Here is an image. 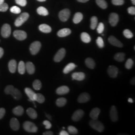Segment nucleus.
<instances>
[{"instance_id":"37","label":"nucleus","mask_w":135,"mask_h":135,"mask_svg":"<svg viewBox=\"0 0 135 135\" xmlns=\"http://www.w3.org/2000/svg\"><path fill=\"white\" fill-rule=\"evenodd\" d=\"M98 19L96 16L92 17L91 19V25L90 27L92 30H95L97 27Z\"/></svg>"},{"instance_id":"27","label":"nucleus","mask_w":135,"mask_h":135,"mask_svg":"<svg viewBox=\"0 0 135 135\" xmlns=\"http://www.w3.org/2000/svg\"><path fill=\"white\" fill-rule=\"evenodd\" d=\"M76 67V65L74 63H69L65 67L63 70V73L64 74H68L69 73L71 72L73 70L75 69Z\"/></svg>"},{"instance_id":"56","label":"nucleus","mask_w":135,"mask_h":135,"mask_svg":"<svg viewBox=\"0 0 135 135\" xmlns=\"http://www.w3.org/2000/svg\"><path fill=\"white\" fill-rule=\"evenodd\" d=\"M131 84H132V85H135V78L134 77L132 79V81H131Z\"/></svg>"},{"instance_id":"19","label":"nucleus","mask_w":135,"mask_h":135,"mask_svg":"<svg viewBox=\"0 0 135 135\" xmlns=\"http://www.w3.org/2000/svg\"><path fill=\"white\" fill-rule=\"evenodd\" d=\"M17 67V64L16 61L14 59L10 60V62L8 64V67H9V70L10 72L13 74L16 72Z\"/></svg>"},{"instance_id":"25","label":"nucleus","mask_w":135,"mask_h":135,"mask_svg":"<svg viewBox=\"0 0 135 135\" xmlns=\"http://www.w3.org/2000/svg\"><path fill=\"white\" fill-rule=\"evenodd\" d=\"M24 112V109L23 107L18 106L14 108L13 110V113L15 115L17 116H22Z\"/></svg>"},{"instance_id":"13","label":"nucleus","mask_w":135,"mask_h":135,"mask_svg":"<svg viewBox=\"0 0 135 135\" xmlns=\"http://www.w3.org/2000/svg\"><path fill=\"white\" fill-rule=\"evenodd\" d=\"M108 73L111 78H116L118 74V69L116 66H110L108 69Z\"/></svg>"},{"instance_id":"6","label":"nucleus","mask_w":135,"mask_h":135,"mask_svg":"<svg viewBox=\"0 0 135 135\" xmlns=\"http://www.w3.org/2000/svg\"><path fill=\"white\" fill-rule=\"evenodd\" d=\"M1 35L3 38H9L11 34V28L9 24H5L3 25L1 29Z\"/></svg>"},{"instance_id":"16","label":"nucleus","mask_w":135,"mask_h":135,"mask_svg":"<svg viewBox=\"0 0 135 135\" xmlns=\"http://www.w3.org/2000/svg\"><path fill=\"white\" fill-rule=\"evenodd\" d=\"M90 99V95L87 93H83L78 98V101L80 103H84L89 101Z\"/></svg>"},{"instance_id":"15","label":"nucleus","mask_w":135,"mask_h":135,"mask_svg":"<svg viewBox=\"0 0 135 135\" xmlns=\"http://www.w3.org/2000/svg\"><path fill=\"white\" fill-rule=\"evenodd\" d=\"M110 116L111 120L113 122H116L118 121V115L117 108L115 106H112L111 107Z\"/></svg>"},{"instance_id":"5","label":"nucleus","mask_w":135,"mask_h":135,"mask_svg":"<svg viewBox=\"0 0 135 135\" xmlns=\"http://www.w3.org/2000/svg\"><path fill=\"white\" fill-rule=\"evenodd\" d=\"M41 43L39 41H35L31 44L30 46V51L33 55H37L41 48Z\"/></svg>"},{"instance_id":"28","label":"nucleus","mask_w":135,"mask_h":135,"mask_svg":"<svg viewBox=\"0 0 135 135\" xmlns=\"http://www.w3.org/2000/svg\"><path fill=\"white\" fill-rule=\"evenodd\" d=\"M83 19V15L82 13L80 12H77L74 15L73 21L75 24H77L80 23L82 21Z\"/></svg>"},{"instance_id":"35","label":"nucleus","mask_w":135,"mask_h":135,"mask_svg":"<svg viewBox=\"0 0 135 135\" xmlns=\"http://www.w3.org/2000/svg\"><path fill=\"white\" fill-rule=\"evenodd\" d=\"M67 103V100L65 98H60L56 101V105L59 107L64 106Z\"/></svg>"},{"instance_id":"59","label":"nucleus","mask_w":135,"mask_h":135,"mask_svg":"<svg viewBox=\"0 0 135 135\" xmlns=\"http://www.w3.org/2000/svg\"><path fill=\"white\" fill-rule=\"evenodd\" d=\"M132 1V3L134 4V5H135V0H131Z\"/></svg>"},{"instance_id":"30","label":"nucleus","mask_w":135,"mask_h":135,"mask_svg":"<svg viewBox=\"0 0 135 135\" xmlns=\"http://www.w3.org/2000/svg\"><path fill=\"white\" fill-rule=\"evenodd\" d=\"M85 64L87 67L91 69H93L96 65L95 62L94 61V60L91 58H88L86 59V60H85Z\"/></svg>"},{"instance_id":"32","label":"nucleus","mask_w":135,"mask_h":135,"mask_svg":"<svg viewBox=\"0 0 135 135\" xmlns=\"http://www.w3.org/2000/svg\"><path fill=\"white\" fill-rule=\"evenodd\" d=\"M18 72L20 74L23 75L24 74L26 71V65L24 62L22 61H20L18 65Z\"/></svg>"},{"instance_id":"55","label":"nucleus","mask_w":135,"mask_h":135,"mask_svg":"<svg viewBox=\"0 0 135 135\" xmlns=\"http://www.w3.org/2000/svg\"><path fill=\"white\" fill-rule=\"evenodd\" d=\"M77 1L79 2H81V3H86L89 0H77Z\"/></svg>"},{"instance_id":"33","label":"nucleus","mask_w":135,"mask_h":135,"mask_svg":"<svg viewBox=\"0 0 135 135\" xmlns=\"http://www.w3.org/2000/svg\"><path fill=\"white\" fill-rule=\"evenodd\" d=\"M45 101V98L43 95L40 93H36V95L35 97V101H37L39 103L42 104Z\"/></svg>"},{"instance_id":"58","label":"nucleus","mask_w":135,"mask_h":135,"mask_svg":"<svg viewBox=\"0 0 135 135\" xmlns=\"http://www.w3.org/2000/svg\"><path fill=\"white\" fill-rule=\"evenodd\" d=\"M4 2V0H0V4H1Z\"/></svg>"},{"instance_id":"40","label":"nucleus","mask_w":135,"mask_h":135,"mask_svg":"<svg viewBox=\"0 0 135 135\" xmlns=\"http://www.w3.org/2000/svg\"><path fill=\"white\" fill-rule=\"evenodd\" d=\"M68 130L69 131V133L72 135H77L78 134V130L74 126H70L68 127Z\"/></svg>"},{"instance_id":"45","label":"nucleus","mask_w":135,"mask_h":135,"mask_svg":"<svg viewBox=\"0 0 135 135\" xmlns=\"http://www.w3.org/2000/svg\"><path fill=\"white\" fill-rule=\"evenodd\" d=\"M104 30V25L103 23H100L98 25L97 31L99 34H102Z\"/></svg>"},{"instance_id":"49","label":"nucleus","mask_w":135,"mask_h":135,"mask_svg":"<svg viewBox=\"0 0 135 135\" xmlns=\"http://www.w3.org/2000/svg\"><path fill=\"white\" fill-rule=\"evenodd\" d=\"M128 13L132 15H135V7H130L128 9Z\"/></svg>"},{"instance_id":"38","label":"nucleus","mask_w":135,"mask_h":135,"mask_svg":"<svg viewBox=\"0 0 135 135\" xmlns=\"http://www.w3.org/2000/svg\"><path fill=\"white\" fill-rule=\"evenodd\" d=\"M42 86V83L39 80H36L33 83V87L36 90H40Z\"/></svg>"},{"instance_id":"1","label":"nucleus","mask_w":135,"mask_h":135,"mask_svg":"<svg viewBox=\"0 0 135 135\" xmlns=\"http://www.w3.org/2000/svg\"><path fill=\"white\" fill-rule=\"evenodd\" d=\"M5 93L7 95H12L16 100H19L22 96L21 92L12 85H8L6 87Z\"/></svg>"},{"instance_id":"36","label":"nucleus","mask_w":135,"mask_h":135,"mask_svg":"<svg viewBox=\"0 0 135 135\" xmlns=\"http://www.w3.org/2000/svg\"><path fill=\"white\" fill-rule=\"evenodd\" d=\"M97 4L102 9H106L108 7V4L105 0H96Z\"/></svg>"},{"instance_id":"47","label":"nucleus","mask_w":135,"mask_h":135,"mask_svg":"<svg viewBox=\"0 0 135 135\" xmlns=\"http://www.w3.org/2000/svg\"><path fill=\"white\" fill-rule=\"evenodd\" d=\"M16 3L22 7H25L27 5V0H15Z\"/></svg>"},{"instance_id":"18","label":"nucleus","mask_w":135,"mask_h":135,"mask_svg":"<svg viewBox=\"0 0 135 135\" xmlns=\"http://www.w3.org/2000/svg\"><path fill=\"white\" fill-rule=\"evenodd\" d=\"M26 65V70L30 75L34 74L35 72V67L34 64L31 62H28L25 64Z\"/></svg>"},{"instance_id":"8","label":"nucleus","mask_w":135,"mask_h":135,"mask_svg":"<svg viewBox=\"0 0 135 135\" xmlns=\"http://www.w3.org/2000/svg\"><path fill=\"white\" fill-rule=\"evenodd\" d=\"M66 55V50L64 48L60 49L54 56V60L55 62H61Z\"/></svg>"},{"instance_id":"57","label":"nucleus","mask_w":135,"mask_h":135,"mask_svg":"<svg viewBox=\"0 0 135 135\" xmlns=\"http://www.w3.org/2000/svg\"><path fill=\"white\" fill-rule=\"evenodd\" d=\"M128 102L129 103H133L134 102V101H133V100L132 98H129L128 99Z\"/></svg>"},{"instance_id":"17","label":"nucleus","mask_w":135,"mask_h":135,"mask_svg":"<svg viewBox=\"0 0 135 135\" xmlns=\"http://www.w3.org/2000/svg\"><path fill=\"white\" fill-rule=\"evenodd\" d=\"M25 92L26 95L29 97V101H35V97L36 95V93L30 88H26L25 89Z\"/></svg>"},{"instance_id":"22","label":"nucleus","mask_w":135,"mask_h":135,"mask_svg":"<svg viewBox=\"0 0 135 135\" xmlns=\"http://www.w3.org/2000/svg\"><path fill=\"white\" fill-rule=\"evenodd\" d=\"M70 91L69 87L66 86H63L58 88L56 90V93L59 95H63L67 94Z\"/></svg>"},{"instance_id":"11","label":"nucleus","mask_w":135,"mask_h":135,"mask_svg":"<svg viewBox=\"0 0 135 135\" xmlns=\"http://www.w3.org/2000/svg\"><path fill=\"white\" fill-rule=\"evenodd\" d=\"M108 41H109V43L114 46L117 47L119 48H122L123 46V44L119 40H118L113 36H111L109 38Z\"/></svg>"},{"instance_id":"23","label":"nucleus","mask_w":135,"mask_h":135,"mask_svg":"<svg viewBox=\"0 0 135 135\" xmlns=\"http://www.w3.org/2000/svg\"><path fill=\"white\" fill-rule=\"evenodd\" d=\"M101 112L100 109L98 108H94L90 113V116L93 120H97Z\"/></svg>"},{"instance_id":"41","label":"nucleus","mask_w":135,"mask_h":135,"mask_svg":"<svg viewBox=\"0 0 135 135\" xmlns=\"http://www.w3.org/2000/svg\"><path fill=\"white\" fill-rule=\"evenodd\" d=\"M96 43L98 46L100 48H103L104 47V42L103 41V39L101 37H99L96 40Z\"/></svg>"},{"instance_id":"42","label":"nucleus","mask_w":135,"mask_h":135,"mask_svg":"<svg viewBox=\"0 0 135 135\" xmlns=\"http://www.w3.org/2000/svg\"><path fill=\"white\" fill-rule=\"evenodd\" d=\"M134 65V62L131 59H129L127 60L125 64V67L127 69H131L133 67V66Z\"/></svg>"},{"instance_id":"53","label":"nucleus","mask_w":135,"mask_h":135,"mask_svg":"<svg viewBox=\"0 0 135 135\" xmlns=\"http://www.w3.org/2000/svg\"><path fill=\"white\" fill-rule=\"evenodd\" d=\"M60 135H69V134L67 132L65 131H62L60 133Z\"/></svg>"},{"instance_id":"44","label":"nucleus","mask_w":135,"mask_h":135,"mask_svg":"<svg viewBox=\"0 0 135 135\" xmlns=\"http://www.w3.org/2000/svg\"><path fill=\"white\" fill-rule=\"evenodd\" d=\"M9 6L6 3H3L1 4H0V12H5L8 10Z\"/></svg>"},{"instance_id":"50","label":"nucleus","mask_w":135,"mask_h":135,"mask_svg":"<svg viewBox=\"0 0 135 135\" xmlns=\"http://www.w3.org/2000/svg\"><path fill=\"white\" fill-rule=\"evenodd\" d=\"M5 113H6V110L5 108H0V120L2 119L4 117Z\"/></svg>"},{"instance_id":"52","label":"nucleus","mask_w":135,"mask_h":135,"mask_svg":"<svg viewBox=\"0 0 135 135\" xmlns=\"http://www.w3.org/2000/svg\"><path fill=\"white\" fill-rule=\"evenodd\" d=\"M4 54V51L3 49L0 47V59L2 58V57L3 56Z\"/></svg>"},{"instance_id":"3","label":"nucleus","mask_w":135,"mask_h":135,"mask_svg":"<svg viewBox=\"0 0 135 135\" xmlns=\"http://www.w3.org/2000/svg\"><path fill=\"white\" fill-rule=\"evenodd\" d=\"M25 130L29 133H36L38 131V128L36 125L31 122L26 121L23 124Z\"/></svg>"},{"instance_id":"9","label":"nucleus","mask_w":135,"mask_h":135,"mask_svg":"<svg viewBox=\"0 0 135 135\" xmlns=\"http://www.w3.org/2000/svg\"><path fill=\"white\" fill-rule=\"evenodd\" d=\"M15 38L19 41H23L27 38V34L24 31L16 30L13 33Z\"/></svg>"},{"instance_id":"46","label":"nucleus","mask_w":135,"mask_h":135,"mask_svg":"<svg viewBox=\"0 0 135 135\" xmlns=\"http://www.w3.org/2000/svg\"><path fill=\"white\" fill-rule=\"evenodd\" d=\"M112 3L116 6H122L124 4L125 1L124 0H112Z\"/></svg>"},{"instance_id":"7","label":"nucleus","mask_w":135,"mask_h":135,"mask_svg":"<svg viewBox=\"0 0 135 135\" xmlns=\"http://www.w3.org/2000/svg\"><path fill=\"white\" fill-rule=\"evenodd\" d=\"M70 16V11L68 9L61 11L59 14V19L62 22H66L69 19Z\"/></svg>"},{"instance_id":"51","label":"nucleus","mask_w":135,"mask_h":135,"mask_svg":"<svg viewBox=\"0 0 135 135\" xmlns=\"http://www.w3.org/2000/svg\"><path fill=\"white\" fill-rule=\"evenodd\" d=\"M43 135H53V132H52V131H47L44 133Z\"/></svg>"},{"instance_id":"54","label":"nucleus","mask_w":135,"mask_h":135,"mask_svg":"<svg viewBox=\"0 0 135 135\" xmlns=\"http://www.w3.org/2000/svg\"><path fill=\"white\" fill-rule=\"evenodd\" d=\"M46 116L47 117V118L49 119V120H52V117L50 116V115H48V114H46Z\"/></svg>"},{"instance_id":"12","label":"nucleus","mask_w":135,"mask_h":135,"mask_svg":"<svg viewBox=\"0 0 135 135\" xmlns=\"http://www.w3.org/2000/svg\"><path fill=\"white\" fill-rule=\"evenodd\" d=\"M84 112L81 109L78 110L73 114L72 119L75 122L80 121L84 116Z\"/></svg>"},{"instance_id":"26","label":"nucleus","mask_w":135,"mask_h":135,"mask_svg":"<svg viewBox=\"0 0 135 135\" xmlns=\"http://www.w3.org/2000/svg\"><path fill=\"white\" fill-rule=\"evenodd\" d=\"M27 115L32 119H37L38 117V114L37 112L35 111V110L32 108H29L27 110Z\"/></svg>"},{"instance_id":"14","label":"nucleus","mask_w":135,"mask_h":135,"mask_svg":"<svg viewBox=\"0 0 135 135\" xmlns=\"http://www.w3.org/2000/svg\"><path fill=\"white\" fill-rule=\"evenodd\" d=\"M11 128L14 131H18L19 130L20 123L18 120L15 118H13L11 119L10 122Z\"/></svg>"},{"instance_id":"29","label":"nucleus","mask_w":135,"mask_h":135,"mask_svg":"<svg viewBox=\"0 0 135 135\" xmlns=\"http://www.w3.org/2000/svg\"><path fill=\"white\" fill-rule=\"evenodd\" d=\"M81 39L82 41L85 43H89L91 41V38L90 35L86 32L82 33L81 35Z\"/></svg>"},{"instance_id":"43","label":"nucleus","mask_w":135,"mask_h":135,"mask_svg":"<svg viewBox=\"0 0 135 135\" xmlns=\"http://www.w3.org/2000/svg\"><path fill=\"white\" fill-rule=\"evenodd\" d=\"M10 11L13 13L18 14H20L21 13V10L20 9V8L17 7V6H13L11 8Z\"/></svg>"},{"instance_id":"21","label":"nucleus","mask_w":135,"mask_h":135,"mask_svg":"<svg viewBox=\"0 0 135 135\" xmlns=\"http://www.w3.org/2000/svg\"><path fill=\"white\" fill-rule=\"evenodd\" d=\"M71 33V30L68 28H64L58 31L57 35L59 37H65Z\"/></svg>"},{"instance_id":"10","label":"nucleus","mask_w":135,"mask_h":135,"mask_svg":"<svg viewBox=\"0 0 135 135\" xmlns=\"http://www.w3.org/2000/svg\"><path fill=\"white\" fill-rule=\"evenodd\" d=\"M119 20V16L115 13H111L109 17V23L112 26L115 27L118 24Z\"/></svg>"},{"instance_id":"2","label":"nucleus","mask_w":135,"mask_h":135,"mask_svg":"<svg viewBox=\"0 0 135 135\" xmlns=\"http://www.w3.org/2000/svg\"><path fill=\"white\" fill-rule=\"evenodd\" d=\"M89 125L94 130L97 131L99 132H102L104 130V126L101 122L98 121L97 120H93L90 121Z\"/></svg>"},{"instance_id":"31","label":"nucleus","mask_w":135,"mask_h":135,"mask_svg":"<svg viewBox=\"0 0 135 135\" xmlns=\"http://www.w3.org/2000/svg\"><path fill=\"white\" fill-rule=\"evenodd\" d=\"M37 12L38 14L41 16H46L49 15L48 11L44 7H39L37 10Z\"/></svg>"},{"instance_id":"4","label":"nucleus","mask_w":135,"mask_h":135,"mask_svg":"<svg viewBox=\"0 0 135 135\" xmlns=\"http://www.w3.org/2000/svg\"><path fill=\"white\" fill-rule=\"evenodd\" d=\"M29 18V14L28 13H23L21 14L19 17L15 20V25L17 27L21 26L28 20Z\"/></svg>"},{"instance_id":"48","label":"nucleus","mask_w":135,"mask_h":135,"mask_svg":"<svg viewBox=\"0 0 135 135\" xmlns=\"http://www.w3.org/2000/svg\"><path fill=\"white\" fill-rule=\"evenodd\" d=\"M44 125L45 126V128L46 129H50L52 127V124L50 121L45 120L43 122Z\"/></svg>"},{"instance_id":"20","label":"nucleus","mask_w":135,"mask_h":135,"mask_svg":"<svg viewBox=\"0 0 135 135\" xmlns=\"http://www.w3.org/2000/svg\"><path fill=\"white\" fill-rule=\"evenodd\" d=\"M73 80H76L77 81H81L85 79V75L83 72H76L72 75Z\"/></svg>"},{"instance_id":"60","label":"nucleus","mask_w":135,"mask_h":135,"mask_svg":"<svg viewBox=\"0 0 135 135\" xmlns=\"http://www.w3.org/2000/svg\"><path fill=\"white\" fill-rule=\"evenodd\" d=\"M38 1H39V2H45V1H46V0H37Z\"/></svg>"},{"instance_id":"34","label":"nucleus","mask_w":135,"mask_h":135,"mask_svg":"<svg viewBox=\"0 0 135 135\" xmlns=\"http://www.w3.org/2000/svg\"><path fill=\"white\" fill-rule=\"evenodd\" d=\"M125 58V54L123 53H118L116 54L114 56L115 60L118 62H123L124 61Z\"/></svg>"},{"instance_id":"24","label":"nucleus","mask_w":135,"mask_h":135,"mask_svg":"<svg viewBox=\"0 0 135 135\" xmlns=\"http://www.w3.org/2000/svg\"><path fill=\"white\" fill-rule=\"evenodd\" d=\"M39 30L44 33H50L52 31L51 27L48 25L41 24L39 26Z\"/></svg>"},{"instance_id":"39","label":"nucleus","mask_w":135,"mask_h":135,"mask_svg":"<svg viewBox=\"0 0 135 135\" xmlns=\"http://www.w3.org/2000/svg\"><path fill=\"white\" fill-rule=\"evenodd\" d=\"M123 34L126 38L128 39H131L133 37V34L132 32L128 29L125 30L123 32Z\"/></svg>"}]
</instances>
